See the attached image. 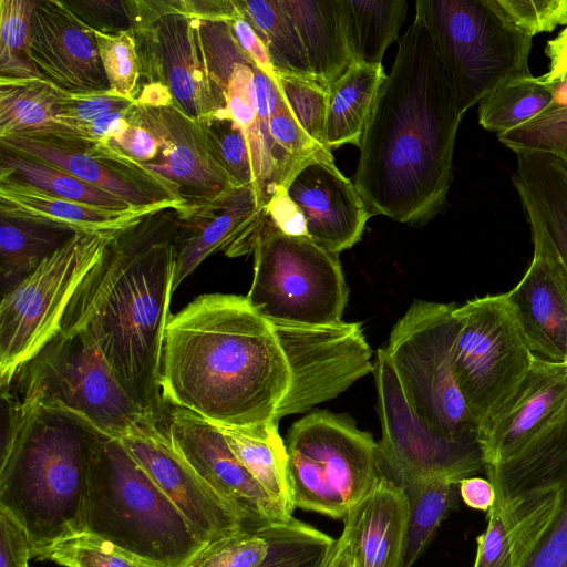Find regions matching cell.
<instances>
[{
	"label": "cell",
	"instance_id": "obj_1",
	"mask_svg": "<svg viewBox=\"0 0 567 567\" xmlns=\"http://www.w3.org/2000/svg\"><path fill=\"white\" fill-rule=\"evenodd\" d=\"M371 355L358 322H285L246 296L205 293L166 326L159 385L166 408L244 427L338 396L370 373Z\"/></svg>",
	"mask_w": 567,
	"mask_h": 567
},
{
	"label": "cell",
	"instance_id": "obj_2",
	"mask_svg": "<svg viewBox=\"0 0 567 567\" xmlns=\"http://www.w3.org/2000/svg\"><path fill=\"white\" fill-rule=\"evenodd\" d=\"M462 117L431 34L415 12L359 145L353 184L371 216L419 225L441 210Z\"/></svg>",
	"mask_w": 567,
	"mask_h": 567
},
{
	"label": "cell",
	"instance_id": "obj_3",
	"mask_svg": "<svg viewBox=\"0 0 567 567\" xmlns=\"http://www.w3.org/2000/svg\"><path fill=\"white\" fill-rule=\"evenodd\" d=\"M168 210L112 238L72 296L60 329L90 339L138 411L156 421L167 411L159 371L179 226Z\"/></svg>",
	"mask_w": 567,
	"mask_h": 567
},
{
	"label": "cell",
	"instance_id": "obj_4",
	"mask_svg": "<svg viewBox=\"0 0 567 567\" xmlns=\"http://www.w3.org/2000/svg\"><path fill=\"white\" fill-rule=\"evenodd\" d=\"M2 399L0 506L25 527L34 549L84 533L91 471L104 434L69 411L11 394Z\"/></svg>",
	"mask_w": 567,
	"mask_h": 567
},
{
	"label": "cell",
	"instance_id": "obj_5",
	"mask_svg": "<svg viewBox=\"0 0 567 567\" xmlns=\"http://www.w3.org/2000/svg\"><path fill=\"white\" fill-rule=\"evenodd\" d=\"M85 532L164 567H187L206 546L122 441L106 435L91 471Z\"/></svg>",
	"mask_w": 567,
	"mask_h": 567
},
{
	"label": "cell",
	"instance_id": "obj_6",
	"mask_svg": "<svg viewBox=\"0 0 567 567\" xmlns=\"http://www.w3.org/2000/svg\"><path fill=\"white\" fill-rule=\"evenodd\" d=\"M462 115L513 78L532 74V39L514 29L493 0H417Z\"/></svg>",
	"mask_w": 567,
	"mask_h": 567
},
{
	"label": "cell",
	"instance_id": "obj_7",
	"mask_svg": "<svg viewBox=\"0 0 567 567\" xmlns=\"http://www.w3.org/2000/svg\"><path fill=\"white\" fill-rule=\"evenodd\" d=\"M286 449L295 507L336 519L383 476L378 443L347 415L308 413L291 425Z\"/></svg>",
	"mask_w": 567,
	"mask_h": 567
},
{
	"label": "cell",
	"instance_id": "obj_8",
	"mask_svg": "<svg viewBox=\"0 0 567 567\" xmlns=\"http://www.w3.org/2000/svg\"><path fill=\"white\" fill-rule=\"evenodd\" d=\"M455 308L453 303L415 300L383 348L413 412L432 431L447 437L478 432L455 373Z\"/></svg>",
	"mask_w": 567,
	"mask_h": 567
},
{
	"label": "cell",
	"instance_id": "obj_9",
	"mask_svg": "<svg viewBox=\"0 0 567 567\" xmlns=\"http://www.w3.org/2000/svg\"><path fill=\"white\" fill-rule=\"evenodd\" d=\"M247 299L269 319L329 326L342 322L349 288L338 255L309 236H290L265 215L254 243Z\"/></svg>",
	"mask_w": 567,
	"mask_h": 567
},
{
	"label": "cell",
	"instance_id": "obj_10",
	"mask_svg": "<svg viewBox=\"0 0 567 567\" xmlns=\"http://www.w3.org/2000/svg\"><path fill=\"white\" fill-rule=\"evenodd\" d=\"M74 413L122 439L144 420L99 349L81 332L60 330L1 391Z\"/></svg>",
	"mask_w": 567,
	"mask_h": 567
},
{
	"label": "cell",
	"instance_id": "obj_11",
	"mask_svg": "<svg viewBox=\"0 0 567 567\" xmlns=\"http://www.w3.org/2000/svg\"><path fill=\"white\" fill-rule=\"evenodd\" d=\"M120 230L74 234L30 275L2 295L1 391L7 390L20 369L59 333L72 296Z\"/></svg>",
	"mask_w": 567,
	"mask_h": 567
},
{
	"label": "cell",
	"instance_id": "obj_12",
	"mask_svg": "<svg viewBox=\"0 0 567 567\" xmlns=\"http://www.w3.org/2000/svg\"><path fill=\"white\" fill-rule=\"evenodd\" d=\"M454 315L455 373L478 429L514 393L535 355L504 295L474 298L456 307Z\"/></svg>",
	"mask_w": 567,
	"mask_h": 567
},
{
	"label": "cell",
	"instance_id": "obj_13",
	"mask_svg": "<svg viewBox=\"0 0 567 567\" xmlns=\"http://www.w3.org/2000/svg\"><path fill=\"white\" fill-rule=\"evenodd\" d=\"M141 78L165 87L186 115L205 120L226 110V93L210 76L199 19L179 0L125 1Z\"/></svg>",
	"mask_w": 567,
	"mask_h": 567
},
{
	"label": "cell",
	"instance_id": "obj_14",
	"mask_svg": "<svg viewBox=\"0 0 567 567\" xmlns=\"http://www.w3.org/2000/svg\"><path fill=\"white\" fill-rule=\"evenodd\" d=\"M373 374L382 429L378 447L383 476L405 489L433 478L458 483L485 470L478 432L447 437L425 425L409 405L383 348L377 352Z\"/></svg>",
	"mask_w": 567,
	"mask_h": 567
},
{
	"label": "cell",
	"instance_id": "obj_15",
	"mask_svg": "<svg viewBox=\"0 0 567 567\" xmlns=\"http://www.w3.org/2000/svg\"><path fill=\"white\" fill-rule=\"evenodd\" d=\"M121 441L205 545L238 530L265 527L217 494L177 454L167 434L165 419H146Z\"/></svg>",
	"mask_w": 567,
	"mask_h": 567
},
{
	"label": "cell",
	"instance_id": "obj_16",
	"mask_svg": "<svg viewBox=\"0 0 567 567\" xmlns=\"http://www.w3.org/2000/svg\"><path fill=\"white\" fill-rule=\"evenodd\" d=\"M131 123L157 140V158L142 164L177 186L186 203L179 218L187 219L239 188L214 155L202 122L182 112L173 100L159 105L136 103Z\"/></svg>",
	"mask_w": 567,
	"mask_h": 567
},
{
	"label": "cell",
	"instance_id": "obj_17",
	"mask_svg": "<svg viewBox=\"0 0 567 567\" xmlns=\"http://www.w3.org/2000/svg\"><path fill=\"white\" fill-rule=\"evenodd\" d=\"M165 426L177 454L221 497L261 526L287 523L265 489L229 449L220 430L178 406L166 411Z\"/></svg>",
	"mask_w": 567,
	"mask_h": 567
},
{
	"label": "cell",
	"instance_id": "obj_18",
	"mask_svg": "<svg viewBox=\"0 0 567 567\" xmlns=\"http://www.w3.org/2000/svg\"><path fill=\"white\" fill-rule=\"evenodd\" d=\"M567 416V365L535 357L508 400L478 427L485 466L517 454Z\"/></svg>",
	"mask_w": 567,
	"mask_h": 567
},
{
	"label": "cell",
	"instance_id": "obj_19",
	"mask_svg": "<svg viewBox=\"0 0 567 567\" xmlns=\"http://www.w3.org/2000/svg\"><path fill=\"white\" fill-rule=\"evenodd\" d=\"M29 54L41 78L64 92L110 89L94 30L65 1H38L31 18Z\"/></svg>",
	"mask_w": 567,
	"mask_h": 567
},
{
	"label": "cell",
	"instance_id": "obj_20",
	"mask_svg": "<svg viewBox=\"0 0 567 567\" xmlns=\"http://www.w3.org/2000/svg\"><path fill=\"white\" fill-rule=\"evenodd\" d=\"M285 188L303 214L312 240L337 255L360 240L371 215L330 151L303 162Z\"/></svg>",
	"mask_w": 567,
	"mask_h": 567
},
{
	"label": "cell",
	"instance_id": "obj_21",
	"mask_svg": "<svg viewBox=\"0 0 567 567\" xmlns=\"http://www.w3.org/2000/svg\"><path fill=\"white\" fill-rule=\"evenodd\" d=\"M278 85L254 64H236L226 89V109L243 128L249 146L255 188L265 208L301 165L270 133L272 97Z\"/></svg>",
	"mask_w": 567,
	"mask_h": 567
},
{
	"label": "cell",
	"instance_id": "obj_22",
	"mask_svg": "<svg viewBox=\"0 0 567 567\" xmlns=\"http://www.w3.org/2000/svg\"><path fill=\"white\" fill-rule=\"evenodd\" d=\"M533 260L520 281L504 293L535 357L567 359V272L553 251L533 239Z\"/></svg>",
	"mask_w": 567,
	"mask_h": 567
},
{
	"label": "cell",
	"instance_id": "obj_23",
	"mask_svg": "<svg viewBox=\"0 0 567 567\" xmlns=\"http://www.w3.org/2000/svg\"><path fill=\"white\" fill-rule=\"evenodd\" d=\"M265 215L255 187L244 186L184 219L188 224L178 226L175 239L173 290L212 254L223 250L237 257L251 252Z\"/></svg>",
	"mask_w": 567,
	"mask_h": 567
},
{
	"label": "cell",
	"instance_id": "obj_24",
	"mask_svg": "<svg viewBox=\"0 0 567 567\" xmlns=\"http://www.w3.org/2000/svg\"><path fill=\"white\" fill-rule=\"evenodd\" d=\"M561 498L558 483L494 503L486 528L476 538L473 567H525L557 515Z\"/></svg>",
	"mask_w": 567,
	"mask_h": 567
},
{
	"label": "cell",
	"instance_id": "obj_25",
	"mask_svg": "<svg viewBox=\"0 0 567 567\" xmlns=\"http://www.w3.org/2000/svg\"><path fill=\"white\" fill-rule=\"evenodd\" d=\"M167 209L182 212L174 203L123 210L95 207L47 193L0 168V216L29 219L74 233L118 230L146 216Z\"/></svg>",
	"mask_w": 567,
	"mask_h": 567
},
{
	"label": "cell",
	"instance_id": "obj_26",
	"mask_svg": "<svg viewBox=\"0 0 567 567\" xmlns=\"http://www.w3.org/2000/svg\"><path fill=\"white\" fill-rule=\"evenodd\" d=\"M408 518L404 491L382 476L342 519L353 567H403Z\"/></svg>",
	"mask_w": 567,
	"mask_h": 567
},
{
	"label": "cell",
	"instance_id": "obj_27",
	"mask_svg": "<svg viewBox=\"0 0 567 567\" xmlns=\"http://www.w3.org/2000/svg\"><path fill=\"white\" fill-rule=\"evenodd\" d=\"M513 184L533 239L542 241L567 272V165L554 152L517 154Z\"/></svg>",
	"mask_w": 567,
	"mask_h": 567
},
{
	"label": "cell",
	"instance_id": "obj_28",
	"mask_svg": "<svg viewBox=\"0 0 567 567\" xmlns=\"http://www.w3.org/2000/svg\"><path fill=\"white\" fill-rule=\"evenodd\" d=\"M0 141L2 148L53 165L122 198L132 207L142 208L175 203L183 208L182 213L185 209L177 202L157 198L120 169L94 157L87 150L89 141L51 135H14Z\"/></svg>",
	"mask_w": 567,
	"mask_h": 567
},
{
	"label": "cell",
	"instance_id": "obj_29",
	"mask_svg": "<svg viewBox=\"0 0 567 567\" xmlns=\"http://www.w3.org/2000/svg\"><path fill=\"white\" fill-rule=\"evenodd\" d=\"M280 3L298 30L315 82L328 91L353 64L339 0H280Z\"/></svg>",
	"mask_w": 567,
	"mask_h": 567
},
{
	"label": "cell",
	"instance_id": "obj_30",
	"mask_svg": "<svg viewBox=\"0 0 567 567\" xmlns=\"http://www.w3.org/2000/svg\"><path fill=\"white\" fill-rule=\"evenodd\" d=\"M495 503L522 492L558 484L567 472V416L529 442L517 454L485 466Z\"/></svg>",
	"mask_w": 567,
	"mask_h": 567
},
{
	"label": "cell",
	"instance_id": "obj_31",
	"mask_svg": "<svg viewBox=\"0 0 567 567\" xmlns=\"http://www.w3.org/2000/svg\"><path fill=\"white\" fill-rule=\"evenodd\" d=\"M216 426L238 461L284 515L292 518L295 504L288 472V455L286 444L279 434L278 422L244 427Z\"/></svg>",
	"mask_w": 567,
	"mask_h": 567
},
{
	"label": "cell",
	"instance_id": "obj_32",
	"mask_svg": "<svg viewBox=\"0 0 567 567\" xmlns=\"http://www.w3.org/2000/svg\"><path fill=\"white\" fill-rule=\"evenodd\" d=\"M61 89L40 78L0 76V138L51 135L78 138L58 121Z\"/></svg>",
	"mask_w": 567,
	"mask_h": 567
},
{
	"label": "cell",
	"instance_id": "obj_33",
	"mask_svg": "<svg viewBox=\"0 0 567 567\" xmlns=\"http://www.w3.org/2000/svg\"><path fill=\"white\" fill-rule=\"evenodd\" d=\"M386 74L382 64L353 63L328 90L326 142L329 150L360 141Z\"/></svg>",
	"mask_w": 567,
	"mask_h": 567
},
{
	"label": "cell",
	"instance_id": "obj_34",
	"mask_svg": "<svg viewBox=\"0 0 567 567\" xmlns=\"http://www.w3.org/2000/svg\"><path fill=\"white\" fill-rule=\"evenodd\" d=\"M353 63L379 65L405 20V0H339Z\"/></svg>",
	"mask_w": 567,
	"mask_h": 567
},
{
	"label": "cell",
	"instance_id": "obj_35",
	"mask_svg": "<svg viewBox=\"0 0 567 567\" xmlns=\"http://www.w3.org/2000/svg\"><path fill=\"white\" fill-rule=\"evenodd\" d=\"M0 224L2 295L76 234L68 228L22 218L0 216Z\"/></svg>",
	"mask_w": 567,
	"mask_h": 567
},
{
	"label": "cell",
	"instance_id": "obj_36",
	"mask_svg": "<svg viewBox=\"0 0 567 567\" xmlns=\"http://www.w3.org/2000/svg\"><path fill=\"white\" fill-rule=\"evenodd\" d=\"M265 42L276 75L313 81L298 30L280 0H236Z\"/></svg>",
	"mask_w": 567,
	"mask_h": 567
},
{
	"label": "cell",
	"instance_id": "obj_37",
	"mask_svg": "<svg viewBox=\"0 0 567 567\" xmlns=\"http://www.w3.org/2000/svg\"><path fill=\"white\" fill-rule=\"evenodd\" d=\"M557 84L532 74L513 78L489 92L478 103L480 125L497 135L534 118L555 100Z\"/></svg>",
	"mask_w": 567,
	"mask_h": 567
},
{
	"label": "cell",
	"instance_id": "obj_38",
	"mask_svg": "<svg viewBox=\"0 0 567 567\" xmlns=\"http://www.w3.org/2000/svg\"><path fill=\"white\" fill-rule=\"evenodd\" d=\"M409 502L403 567H412L443 519L457 507L458 483L433 478L403 489Z\"/></svg>",
	"mask_w": 567,
	"mask_h": 567
},
{
	"label": "cell",
	"instance_id": "obj_39",
	"mask_svg": "<svg viewBox=\"0 0 567 567\" xmlns=\"http://www.w3.org/2000/svg\"><path fill=\"white\" fill-rule=\"evenodd\" d=\"M0 163V168L54 196L105 209L133 208L122 198L37 158L1 147Z\"/></svg>",
	"mask_w": 567,
	"mask_h": 567
},
{
	"label": "cell",
	"instance_id": "obj_40",
	"mask_svg": "<svg viewBox=\"0 0 567 567\" xmlns=\"http://www.w3.org/2000/svg\"><path fill=\"white\" fill-rule=\"evenodd\" d=\"M269 551L258 567H323L332 537L295 518L267 528Z\"/></svg>",
	"mask_w": 567,
	"mask_h": 567
},
{
	"label": "cell",
	"instance_id": "obj_41",
	"mask_svg": "<svg viewBox=\"0 0 567 567\" xmlns=\"http://www.w3.org/2000/svg\"><path fill=\"white\" fill-rule=\"evenodd\" d=\"M33 557L64 567H164L87 532L39 547Z\"/></svg>",
	"mask_w": 567,
	"mask_h": 567
},
{
	"label": "cell",
	"instance_id": "obj_42",
	"mask_svg": "<svg viewBox=\"0 0 567 567\" xmlns=\"http://www.w3.org/2000/svg\"><path fill=\"white\" fill-rule=\"evenodd\" d=\"M34 0H0V76H40L30 54V24Z\"/></svg>",
	"mask_w": 567,
	"mask_h": 567
},
{
	"label": "cell",
	"instance_id": "obj_43",
	"mask_svg": "<svg viewBox=\"0 0 567 567\" xmlns=\"http://www.w3.org/2000/svg\"><path fill=\"white\" fill-rule=\"evenodd\" d=\"M557 84L551 104L534 118L497 135L514 153L557 152L567 143V81Z\"/></svg>",
	"mask_w": 567,
	"mask_h": 567
},
{
	"label": "cell",
	"instance_id": "obj_44",
	"mask_svg": "<svg viewBox=\"0 0 567 567\" xmlns=\"http://www.w3.org/2000/svg\"><path fill=\"white\" fill-rule=\"evenodd\" d=\"M200 122L214 155L234 183L238 187H255V174L247 138L227 109Z\"/></svg>",
	"mask_w": 567,
	"mask_h": 567
},
{
	"label": "cell",
	"instance_id": "obj_45",
	"mask_svg": "<svg viewBox=\"0 0 567 567\" xmlns=\"http://www.w3.org/2000/svg\"><path fill=\"white\" fill-rule=\"evenodd\" d=\"M268 526L238 530L207 544L187 567H258L269 551Z\"/></svg>",
	"mask_w": 567,
	"mask_h": 567
},
{
	"label": "cell",
	"instance_id": "obj_46",
	"mask_svg": "<svg viewBox=\"0 0 567 567\" xmlns=\"http://www.w3.org/2000/svg\"><path fill=\"white\" fill-rule=\"evenodd\" d=\"M94 32L110 89L122 96L135 99L141 71L133 31Z\"/></svg>",
	"mask_w": 567,
	"mask_h": 567
},
{
	"label": "cell",
	"instance_id": "obj_47",
	"mask_svg": "<svg viewBox=\"0 0 567 567\" xmlns=\"http://www.w3.org/2000/svg\"><path fill=\"white\" fill-rule=\"evenodd\" d=\"M276 82L300 127L320 147L329 150L326 142L328 91L313 81L297 78L276 75Z\"/></svg>",
	"mask_w": 567,
	"mask_h": 567
},
{
	"label": "cell",
	"instance_id": "obj_48",
	"mask_svg": "<svg viewBox=\"0 0 567 567\" xmlns=\"http://www.w3.org/2000/svg\"><path fill=\"white\" fill-rule=\"evenodd\" d=\"M493 2L514 29L530 38L567 24V0H493Z\"/></svg>",
	"mask_w": 567,
	"mask_h": 567
},
{
	"label": "cell",
	"instance_id": "obj_49",
	"mask_svg": "<svg viewBox=\"0 0 567 567\" xmlns=\"http://www.w3.org/2000/svg\"><path fill=\"white\" fill-rule=\"evenodd\" d=\"M136 103L134 97H125L111 89L91 92H63L58 121L75 131L112 112L125 110ZM76 132V131H75Z\"/></svg>",
	"mask_w": 567,
	"mask_h": 567
},
{
	"label": "cell",
	"instance_id": "obj_50",
	"mask_svg": "<svg viewBox=\"0 0 567 567\" xmlns=\"http://www.w3.org/2000/svg\"><path fill=\"white\" fill-rule=\"evenodd\" d=\"M559 484L563 491L559 511L525 567H567V472Z\"/></svg>",
	"mask_w": 567,
	"mask_h": 567
},
{
	"label": "cell",
	"instance_id": "obj_51",
	"mask_svg": "<svg viewBox=\"0 0 567 567\" xmlns=\"http://www.w3.org/2000/svg\"><path fill=\"white\" fill-rule=\"evenodd\" d=\"M75 16L92 30L113 33L131 29L125 1H65Z\"/></svg>",
	"mask_w": 567,
	"mask_h": 567
},
{
	"label": "cell",
	"instance_id": "obj_52",
	"mask_svg": "<svg viewBox=\"0 0 567 567\" xmlns=\"http://www.w3.org/2000/svg\"><path fill=\"white\" fill-rule=\"evenodd\" d=\"M34 545L25 527L0 506V567H28Z\"/></svg>",
	"mask_w": 567,
	"mask_h": 567
},
{
	"label": "cell",
	"instance_id": "obj_53",
	"mask_svg": "<svg viewBox=\"0 0 567 567\" xmlns=\"http://www.w3.org/2000/svg\"><path fill=\"white\" fill-rule=\"evenodd\" d=\"M121 152L141 163L157 158L159 145L157 140L143 126L130 123L118 135L107 141Z\"/></svg>",
	"mask_w": 567,
	"mask_h": 567
},
{
	"label": "cell",
	"instance_id": "obj_54",
	"mask_svg": "<svg viewBox=\"0 0 567 567\" xmlns=\"http://www.w3.org/2000/svg\"><path fill=\"white\" fill-rule=\"evenodd\" d=\"M265 209L268 219L281 233L290 236H308L303 214L289 197L286 188L280 189Z\"/></svg>",
	"mask_w": 567,
	"mask_h": 567
},
{
	"label": "cell",
	"instance_id": "obj_55",
	"mask_svg": "<svg viewBox=\"0 0 567 567\" xmlns=\"http://www.w3.org/2000/svg\"><path fill=\"white\" fill-rule=\"evenodd\" d=\"M234 38L255 66L267 75L276 76L268 49L243 14L229 23Z\"/></svg>",
	"mask_w": 567,
	"mask_h": 567
},
{
	"label": "cell",
	"instance_id": "obj_56",
	"mask_svg": "<svg viewBox=\"0 0 567 567\" xmlns=\"http://www.w3.org/2000/svg\"><path fill=\"white\" fill-rule=\"evenodd\" d=\"M136 103L125 110L112 112L92 123L75 128L79 140L103 142L118 135L130 123Z\"/></svg>",
	"mask_w": 567,
	"mask_h": 567
},
{
	"label": "cell",
	"instance_id": "obj_57",
	"mask_svg": "<svg viewBox=\"0 0 567 567\" xmlns=\"http://www.w3.org/2000/svg\"><path fill=\"white\" fill-rule=\"evenodd\" d=\"M184 13L206 21H223L230 23L241 16L236 0H179Z\"/></svg>",
	"mask_w": 567,
	"mask_h": 567
},
{
	"label": "cell",
	"instance_id": "obj_58",
	"mask_svg": "<svg viewBox=\"0 0 567 567\" xmlns=\"http://www.w3.org/2000/svg\"><path fill=\"white\" fill-rule=\"evenodd\" d=\"M460 497L473 509L488 512L495 503V489L488 478L470 476L458 482Z\"/></svg>",
	"mask_w": 567,
	"mask_h": 567
},
{
	"label": "cell",
	"instance_id": "obj_59",
	"mask_svg": "<svg viewBox=\"0 0 567 567\" xmlns=\"http://www.w3.org/2000/svg\"><path fill=\"white\" fill-rule=\"evenodd\" d=\"M545 53L549 59V70L542 79L548 84L567 81V24L558 35L547 42Z\"/></svg>",
	"mask_w": 567,
	"mask_h": 567
},
{
	"label": "cell",
	"instance_id": "obj_60",
	"mask_svg": "<svg viewBox=\"0 0 567 567\" xmlns=\"http://www.w3.org/2000/svg\"><path fill=\"white\" fill-rule=\"evenodd\" d=\"M323 567H353L349 542L343 533L334 540Z\"/></svg>",
	"mask_w": 567,
	"mask_h": 567
},
{
	"label": "cell",
	"instance_id": "obj_61",
	"mask_svg": "<svg viewBox=\"0 0 567 567\" xmlns=\"http://www.w3.org/2000/svg\"><path fill=\"white\" fill-rule=\"evenodd\" d=\"M554 153H557L567 165V143L559 151Z\"/></svg>",
	"mask_w": 567,
	"mask_h": 567
},
{
	"label": "cell",
	"instance_id": "obj_62",
	"mask_svg": "<svg viewBox=\"0 0 567 567\" xmlns=\"http://www.w3.org/2000/svg\"><path fill=\"white\" fill-rule=\"evenodd\" d=\"M565 364L567 365V359H566V361H565Z\"/></svg>",
	"mask_w": 567,
	"mask_h": 567
}]
</instances>
